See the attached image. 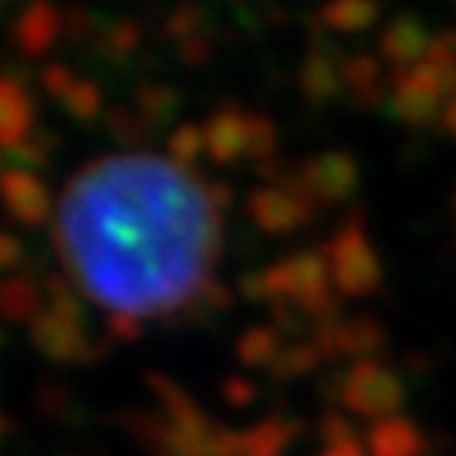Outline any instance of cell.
I'll return each instance as SVG.
<instances>
[{"label": "cell", "instance_id": "obj_1", "mask_svg": "<svg viewBox=\"0 0 456 456\" xmlns=\"http://www.w3.org/2000/svg\"><path fill=\"white\" fill-rule=\"evenodd\" d=\"M54 237L95 305L149 318L186 305L216 254V213L196 176L159 156H109L71 176Z\"/></svg>", "mask_w": 456, "mask_h": 456}]
</instances>
